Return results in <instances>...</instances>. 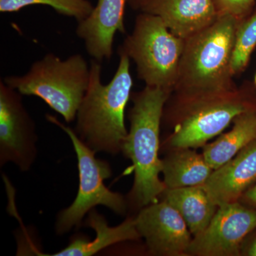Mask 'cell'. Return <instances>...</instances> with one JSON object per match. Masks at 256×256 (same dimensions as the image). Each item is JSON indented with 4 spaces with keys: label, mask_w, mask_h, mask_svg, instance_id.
<instances>
[{
    "label": "cell",
    "mask_w": 256,
    "mask_h": 256,
    "mask_svg": "<svg viewBox=\"0 0 256 256\" xmlns=\"http://www.w3.org/2000/svg\"><path fill=\"white\" fill-rule=\"evenodd\" d=\"M240 20L220 15L212 24L185 40L174 90L178 104L236 90L232 57Z\"/></svg>",
    "instance_id": "obj_1"
},
{
    "label": "cell",
    "mask_w": 256,
    "mask_h": 256,
    "mask_svg": "<svg viewBox=\"0 0 256 256\" xmlns=\"http://www.w3.org/2000/svg\"><path fill=\"white\" fill-rule=\"evenodd\" d=\"M118 53V67L107 85L101 80L100 62L92 60L88 87L76 114L74 131L96 152L118 154L128 136L124 112L133 84L130 58Z\"/></svg>",
    "instance_id": "obj_2"
},
{
    "label": "cell",
    "mask_w": 256,
    "mask_h": 256,
    "mask_svg": "<svg viewBox=\"0 0 256 256\" xmlns=\"http://www.w3.org/2000/svg\"><path fill=\"white\" fill-rule=\"evenodd\" d=\"M171 92L146 86L133 96L130 112V128L121 152L132 163L134 184L129 201L142 208L160 201L166 190L160 178L162 160L160 159V131L164 106Z\"/></svg>",
    "instance_id": "obj_3"
},
{
    "label": "cell",
    "mask_w": 256,
    "mask_h": 256,
    "mask_svg": "<svg viewBox=\"0 0 256 256\" xmlns=\"http://www.w3.org/2000/svg\"><path fill=\"white\" fill-rule=\"evenodd\" d=\"M90 66L80 54L62 60L47 54L23 76H8L4 82L23 96L40 98L67 122H74L90 82Z\"/></svg>",
    "instance_id": "obj_4"
},
{
    "label": "cell",
    "mask_w": 256,
    "mask_h": 256,
    "mask_svg": "<svg viewBox=\"0 0 256 256\" xmlns=\"http://www.w3.org/2000/svg\"><path fill=\"white\" fill-rule=\"evenodd\" d=\"M185 40L175 36L159 16L138 15L131 34L118 52L136 64L138 78L146 86L174 92Z\"/></svg>",
    "instance_id": "obj_5"
},
{
    "label": "cell",
    "mask_w": 256,
    "mask_h": 256,
    "mask_svg": "<svg viewBox=\"0 0 256 256\" xmlns=\"http://www.w3.org/2000/svg\"><path fill=\"white\" fill-rule=\"evenodd\" d=\"M46 119L68 134L78 160V193L73 203L57 216L56 234L63 235L73 228H78L82 225L85 216L99 205L110 208L116 214H124L128 208L124 197L118 192L110 191L104 184V181L112 175L110 164L96 158V152L82 142L72 128L52 114H46Z\"/></svg>",
    "instance_id": "obj_6"
},
{
    "label": "cell",
    "mask_w": 256,
    "mask_h": 256,
    "mask_svg": "<svg viewBox=\"0 0 256 256\" xmlns=\"http://www.w3.org/2000/svg\"><path fill=\"white\" fill-rule=\"evenodd\" d=\"M178 106V124L168 139L172 149L204 146L239 114L256 108L254 101L238 89Z\"/></svg>",
    "instance_id": "obj_7"
},
{
    "label": "cell",
    "mask_w": 256,
    "mask_h": 256,
    "mask_svg": "<svg viewBox=\"0 0 256 256\" xmlns=\"http://www.w3.org/2000/svg\"><path fill=\"white\" fill-rule=\"evenodd\" d=\"M22 96L0 82V165L12 162L26 172L36 159L38 136Z\"/></svg>",
    "instance_id": "obj_8"
},
{
    "label": "cell",
    "mask_w": 256,
    "mask_h": 256,
    "mask_svg": "<svg viewBox=\"0 0 256 256\" xmlns=\"http://www.w3.org/2000/svg\"><path fill=\"white\" fill-rule=\"evenodd\" d=\"M256 228L255 208L239 202L222 205L208 226L192 238L188 256H239L242 242Z\"/></svg>",
    "instance_id": "obj_9"
},
{
    "label": "cell",
    "mask_w": 256,
    "mask_h": 256,
    "mask_svg": "<svg viewBox=\"0 0 256 256\" xmlns=\"http://www.w3.org/2000/svg\"><path fill=\"white\" fill-rule=\"evenodd\" d=\"M141 237L154 256H188L193 237L181 214L165 200L141 208L134 218Z\"/></svg>",
    "instance_id": "obj_10"
},
{
    "label": "cell",
    "mask_w": 256,
    "mask_h": 256,
    "mask_svg": "<svg viewBox=\"0 0 256 256\" xmlns=\"http://www.w3.org/2000/svg\"><path fill=\"white\" fill-rule=\"evenodd\" d=\"M128 0H98L88 16L78 22L76 34L84 40L88 54L97 62L110 60L114 37L126 33L124 9Z\"/></svg>",
    "instance_id": "obj_11"
},
{
    "label": "cell",
    "mask_w": 256,
    "mask_h": 256,
    "mask_svg": "<svg viewBox=\"0 0 256 256\" xmlns=\"http://www.w3.org/2000/svg\"><path fill=\"white\" fill-rule=\"evenodd\" d=\"M140 10L159 16L172 33L183 40L210 26L220 16L214 0H148Z\"/></svg>",
    "instance_id": "obj_12"
},
{
    "label": "cell",
    "mask_w": 256,
    "mask_h": 256,
    "mask_svg": "<svg viewBox=\"0 0 256 256\" xmlns=\"http://www.w3.org/2000/svg\"><path fill=\"white\" fill-rule=\"evenodd\" d=\"M256 183V140L218 169L204 186L218 206L240 201Z\"/></svg>",
    "instance_id": "obj_13"
},
{
    "label": "cell",
    "mask_w": 256,
    "mask_h": 256,
    "mask_svg": "<svg viewBox=\"0 0 256 256\" xmlns=\"http://www.w3.org/2000/svg\"><path fill=\"white\" fill-rule=\"evenodd\" d=\"M86 225L95 230L96 235L94 240H90L84 236H75L65 248L48 256H90L114 244L137 240L141 237L134 218L130 217L117 226L111 227L106 218L94 208L89 212Z\"/></svg>",
    "instance_id": "obj_14"
},
{
    "label": "cell",
    "mask_w": 256,
    "mask_h": 256,
    "mask_svg": "<svg viewBox=\"0 0 256 256\" xmlns=\"http://www.w3.org/2000/svg\"><path fill=\"white\" fill-rule=\"evenodd\" d=\"M162 196L183 217L193 237L208 226L218 208L204 186L166 188Z\"/></svg>",
    "instance_id": "obj_15"
},
{
    "label": "cell",
    "mask_w": 256,
    "mask_h": 256,
    "mask_svg": "<svg viewBox=\"0 0 256 256\" xmlns=\"http://www.w3.org/2000/svg\"><path fill=\"white\" fill-rule=\"evenodd\" d=\"M162 160L164 182L166 188L204 186L214 170L203 154L192 148H176Z\"/></svg>",
    "instance_id": "obj_16"
},
{
    "label": "cell",
    "mask_w": 256,
    "mask_h": 256,
    "mask_svg": "<svg viewBox=\"0 0 256 256\" xmlns=\"http://www.w3.org/2000/svg\"><path fill=\"white\" fill-rule=\"evenodd\" d=\"M233 122L230 131L204 146L203 156L214 170L228 162L256 140V108L239 114Z\"/></svg>",
    "instance_id": "obj_17"
},
{
    "label": "cell",
    "mask_w": 256,
    "mask_h": 256,
    "mask_svg": "<svg viewBox=\"0 0 256 256\" xmlns=\"http://www.w3.org/2000/svg\"><path fill=\"white\" fill-rule=\"evenodd\" d=\"M36 4L50 6L58 14L76 18L78 22L88 16L94 8L88 0H0V12H16Z\"/></svg>",
    "instance_id": "obj_18"
},
{
    "label": "cell",
    "mask_w": 256,
    "mask_h": 256,
    "mask_svg": "<svg viewBox=\"0 0 256 256\" xmlns=\"http://www.w3.org/2000/svg\"><path fill=\"white\" fill-rule=\"evenodd\" d=\"M256 47V10L247 18L240 20L236 30L232 57L234 76L246 68Z\"/></svg>",
    "instance_id": "obj_19"
},
{
    "label": "cell",
    "mask_w": 256,
    "mask_h": 256,
    "mask_svg": "<svg viewBox=\"0 0 256 256\" xmlns=\"http://www.w3.org/2000/svg\"><path fill=\"white\" fill-rule=\"evenodd\" d=\"M218 14H229L242 20L252 12L256 0H214Z\"/></svg>",
    "instance_id": "obj_20"
},
{
    "label": "cell",
    "mask_w": 256,
    "mask_h": 256,
    "mask_svg": "<svg viewBox=\"0 0 256 256\" xmlns=\"http://www.w3.org/2000/svg\"><path fill=\"white\" fill-rule=\"evenodd\" d=\"M240 201L246 202L248 204L256 208V183L244 194Z\"/></svg>",
    "instance_id": "obj_21"
},
{
    "label": "cell",
    "mask_w": 256,
    "mask_h": 256,
    "mask_svg": "<svg viewBox=\"0 0 256 256\" xmlns=\"http://www.w3.org/2000/svg\"><path fill=\"white\" fill-rule=\"evenodd\" d=\"M148 1V0H128V3L134 9H140L141 6Z\"/></svg>",
    "instance_id": "obj_22"
},
{
    "label": "cell",
    "mask_w": 256,
    "mask_h": 256,
    "mask_svg": "<svg viewBox=\"0 0 256 256\" xmlns=\"http://www.w3.org/2000/svg\"><path fill=\"white\" fill-rule=\"evenodd\" d=\"M246 255L256 256V238L252 240L246 250Z\"/></svg>",
    "instance_id": "obj_23"
},
{
    "label": "cell",
    "mask_w": 256,
    "mask_h": 256,
    "mask_svg": "<svg viewBox=\"0 0 256 256\" xmlns=\"http://www.w3.org/2000/svg\"><path fill=\"white\" fill-rule=\"evenodd\" d=\"M254 84H255V86H256V75H255V78H254Z\"/></svg>",
    "instance_id": "obj_24"
}]
</instances>
